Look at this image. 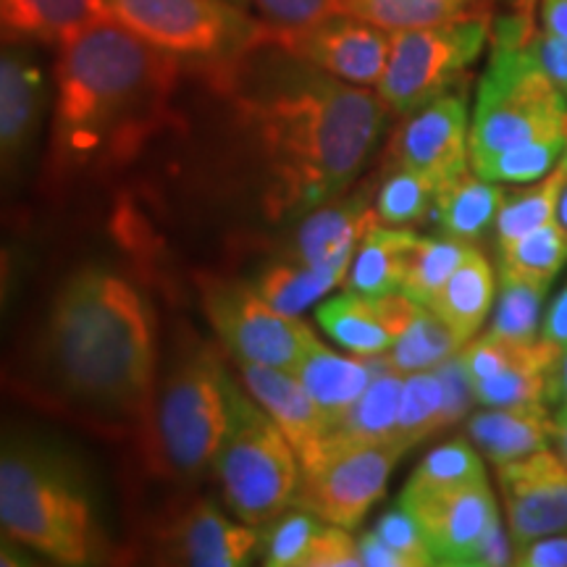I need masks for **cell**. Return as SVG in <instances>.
Instances as JSON below:
<instances>
[{
    "instance_id": "1f68e13d",
    "label": "cell",
    "mask_w": 567,
    "mask_h": 567,
    "mask_svg": "<svg viewBox=\"0 0 567 567\" xmlns=\"http://www.w3.org/2000/svg\"><path fill=\"white\" fill-rule=\"evenodd\" d=\"M439 431H444V384L436 368L405 373L392 444L405 455Z\"/></svg>"
},
{
    "instance_id": "6f0895ef",
    "label": "cell",
    "mask_w": 567,
    "mask_h": 567,
    "mask_svg": "<svg viewBox=\"0 0 567 567\" xmlns=\"http://www.w3.org/2000/svg\"><path fill=\"white\" fill-rule=\"evenodd\" d=\"M534 6H536V0H520V3H517V13H523V17H534Z\"/></svg>"
},
{
    "instance_id": "e0dca14e",
    "label": "cell",
    "mask_w": 567,
    "mask_h": 567,
    "mask_svg": "<svg viewBox=\"0 0 567 567\" xmlns=\"http://www.w3.org/2000/svg\"><path fill=\"white\" fill-rule=\"evenodd\" d=\"M421 302L410 300L405 292L368 297L350 292L323 297L316 305V321L323 334L337 347L360 358L386 354L413 321Z\"/></svg>"
},
{
    "instance_id": "8d00e7d4",
    "label": "cell",
    "mask_w": 567,
    "mask_h": 567,
    "mask_svg": "<svg viewBox=\"0 0 567 567\" xmlns=\"http://www.w3.org/2000/svg\"><path fill=\"white\" fill-rule=\"evenodd\" d=\"M496 255H499V268H505V271L555 281L567 266V226L555 218V221L538 226Z\"/></svg>"
},
{
    "instance_id": "d4e9b609",
    "label": "cell",
    "mask_w": 567,
    "mask_h": 567,
    "mask_svg": "<svg viewBox=\"0 0 567 567\" xmlns=\"http://www.w3.org/2000/svg\"><path fill=\"white\" fill-rule=\"evenodd\" d=\"M505 195L499 184L465 168L455 179L439 184L431 216L446 237L473 245L494 229Z\"/></svg>"
},
{
    "instance_id": "30bf717a",
    "label": "cell",
    "mask_w": 567,
    "mask_h": 567,
    "mask_svg": "<svg viewBox=\"0 0 567 567\" xmlns=\"http://www.w3.org/2000/svg\"><path fill=\"white\" fill-rule=\"evenodd\" d=\"M203 313L237 365L292 371L321 342L300 316L276 310L252 284L203 276Z\"/></svg>"
},
{
    "instance_id": "bcb514c9",
    "label": "cell",
    "mask_w": 567,
    "mask_h": 567,
    "mask_svg": "<svg viewBox=\"0 0 567 567\" xmlns=\"http://www.w3.org/2000/svg\"><path fill=\"white\" fill-rule=\"evenodd\" d=\"M528 53L567 101V40L538 32L528 40Z\"/></svg>"
},
{
    "instance_id": "44dd1931",
    "label": "cell",
    "mask_w": 567,
    "mask_h": 567,
    "mask_svg": "<svg viewBox=\"0 0 567 567\" xmlns=\"http://www.w3.org/2000/svg\"><path fill=\"white\" fill-rule=\"evenodd\" d=\"M392 368L386 354H373V358H360V354H339L318 342L295 368V375L313 396L321 413L329 421V429L350 410L358 396L371 386L379 373Z\"/></svg>"
},
{
    "instance_id": "ee69618b",
    "label": "cell",
    "mask_w": 567,
    "mask_h": 567,
    "mask_svg": "<svg viewBox=\"0 0 567 567\" xmlns=\"http://www.w3.org/2000/svg\"><path fill=\"white\" fill-rule=\"evenodd\" d=\"M360 551L350 528L323 523L310 544L305 567H360Z\"/></svg>"
},
{
    "instance_id": "484cf974",
    "label": "cell",
    "mask_w": 567,
    "mask_h": 567,
    "mask_svg": "<svg viewBox=\"0 0 567 567\" xmlns=\"http://www.w3.org/2000/svg\"><path fill=\"white\" fill-rule=\"evenodd\" d=\"M496 297V274L476 245L465 252L463 264L434 295L429 308L450 326L463 342H471L484 326Z\"/></svg>"
},
{
    "instance_id": "cb8c5ba5",
    "label": "cell",
    "mask_w": 567,
    "mask_h": 567,
    "mask_svg": "<svg viewBox=\"0 0 567 567\" xmlns=\"http://www.w3.org/2000/svg\"><path fill=\"white\" fill-rule=\"evenodd\" d=\"M103 17L101 0H0V45H59Z\"/></svg>"
},
{
    "instance_id": "7402d4cb",
    "label": "cell",
    "mask_w": 567,
    "mask_h": 567,
    "mask_svg": "<svg viewBox=\"0 0 567 567\" xmlns=\"http://www.w3.org/2000/svg\"><path fill=\"white\" fill-rule=\"evenodd\" d=\"M467 436L488 463L499 467L547 450L555 442V417L547 405L484 408L467 421Z\"/></svg>"
},
{
    "instance_id": "ffe728a7",
    "label": "cell",
    "mask_w": 567,
    "mask_h": 567,
    "mask_svg": "<svg viewBox=\"0 0 567 567\" xmlns=\"http://www.w3.org/2000/svg\"><path fill=\"white\" fill-rule=\"evenodd\" d=\"M239 373L252 400L271 415V421L295 446L297 457L308 455L329 431V421L302 381L292 371L268 365H239Z\"/></svg>"
},
{
    "instance_id": "4fadbf2b",
    "label": "cell",
    "mask_w": 567,
    "mask_h": 567,
    "mask_svg": "<svg viewBox=\"0 0 567 567\" xmlns=\"http://www.w3.org/2000/svg\"><path fill=\"white\" fill-rule=\"evenodd\" d=\"M274 40L310 66L360 87H375L386 69L392 32L339 11L292 32H274Z\"/></svg>"
},
{
    "instance_id": "3957f363",
    "label": "cell",
    "mask_w": 567,
    "mask_h": 567,
    "mask_svg": "<svg viewBox=\"0 0 567 567\" xmlns=\"http://www.w3.org/2000/svg\"><path fill=\"white\" fill-rule=\"evenodd\" d=\"M55 48L48 182L61 187L122 172L166 126L187 66L109 17Z\"/></svg>"
},
{
    "instance_id": "9c48e42d",
    "label": "cell",
    "mask_w": 567,
    "mask_h": 567,
    "mask_svg": "<svg viewBox=\"0 0 567 567\" xmlns=\"http://www.w3.org/2000/svg\"><path fill=\"white\" fill-rule=\"evenodd\" d=\"M492 38L486 13L421 30L392 32L386 69L375 92L396 116H408L455 92Z\"/></svg>"
},
{
    "instance_id": "8992f818",
    "label": "cell",
    "mask_w": 567,
    "mask_h": 567,
    "mask_svg": "<svg viewBox=\"0 0 567 567\" xmlns=\"http://www.w3.org/2000/svg\"><path fill=\"white\" fill-rule=\"evenodd\" d=\"M234 379L218 350L197 344L168 368L147 431L161 467L182 481L200 478L213 465L231 413Z\"/></svg>"
},
{
    "instance_id": "6da1fadb",
    "label": "cell",
    "mask_w": 567,
    "mask_h": 567,
    "mask_svg": "<svg viewBox=\"0 0 567 567\" xmlns=\"http://www.w3.org/2000/svg\"><path fill=\"white\" fill-rule=\"evenodd\" d=\"M200 71L229 105L271 221H300L344 195L392 113L379 92L310 66L274 34L250 53Z\"/></svg>"
},
{
    "instance_id": "5b68a950",
    "label": "cell",
    "mask_w": 567,
    "mask_h": 567,
    "mask_svg": "<svg viewBox=\"0 0 567 567\" xmlns=\"http://www.w3.org/2000/svg\"><path fill=\"white\" fill-rule=\"evenodd\" d=\"M534 24L523 13L502 17L492 30V55L478 82L476 109L467 134L471 168L528 142L563 134L567 101L530 59Z\"/></svg>"
},
{
    "instance_id": "836d02e7",
    "label": "cell",
    "mask_w": 567,
    "mask_h": 567,
    "mask_svg": "<svg viewBox=\"0 0 567 567\" xmlns=\"http://www.w3.org/2000/svg\"><path fill=\"white\" fill-rule=\"evenodd\" d=\"M484 478V463H481L476 446L467 442V439H452V442L431 450L417 463L400 496L446 492V488L476 484V481Z\"/></svg>"
},
{
    "instance_id": "f6af8a7d",
    "label": "cell",
    "mask_w": 567,
    "mask_h": 567,
    "mask_svg": "<svg viewBox=\"0 0 567 567\" xmlns=\"http://www.w3.org/2000/svg\"><path fill=\"white\" fill-rule=\"evenodd\" d=\"M436 373L444 384V429H450V425L460 423L467 415V410L476 402V394H473V381L460 354H452L450 360H444L436 368Z\"/></svg>"
},
{
    "instance_id": "db71d44e",
    "label": "cell",
    "mask_w": 567,
    "mask_h": 567,
    "mask_svg": "<svg viewBox=\"0 0 567 567\" xmlns=\"http://www.w3.org/2000/svg\"><path fill=\"white\" fill-rule=\"evenodd\" d=\"M551 402H557L559 410L567 413V347L559 350L557 365L551 371Z\"/></svg>"
},
{
    "instance_id": "ba28073f",
    "label": "cell",
    "mask_w": 567,
    "mask_h": 567,
    "mask_svg": "<svg viewBox=\"0 0 567 567\" xmlns=\"http://www.w3.org/2000/svg\"><path fill=\"white\" fill-rule=\"evenodd\" d=\"M105 17L184 66L208 69L250 53L271 27L229 0H101Z\"/></svg>"
},
{
    "instance_id": "277c9868",
    "label": "cell",
    "mask_w": 567,
    "mask_h": 567,
    "mask_svg": "<svg viewBox=\"0 0 567 567\" xmlns=\"http://www.w3.org/2000/svg\"><path fill=\"white\" fill-rule=\"evenodd\" d=\"M0 530L51 565H105L116 555L87 463L24 423H0Z\"/></svg>"
},
{
    "instance_id": "c3c4849f",
    "label": "cell",
    "mask_w": 567,
    "mask_h": 567,
    "mask_svg": "<svg viewBox=\"0 0 567 567\" xmlns=\"http://www.w3.org/2000/svg\"><path fill=\"white\" fill-rule=\"evenodd\" d=\"M515 557V544L509 530L502 528V520H496L492 528L486 530L484 538L478 542L476 551H473L467 567H502L513 565Z\"/></svg>"
},
{
    "instance_id": "f35d334b",
    "label": "cell",
    "mask_w": 567,
    "mask_h": 567,
    "mask_svg": "<svg viewBox=\"0 0 567 567\" xmlns=\"http://www.w3.org/2000/svg\"><path fill=\"white\" fill-rule=\"evenodd\" d=\"M563 155L565 134H557V137L528 142V145L515 147V151L496 155V158L476 168V174L496 184H530L555 172Z\"/></svg>"
},
{
    "instance_id": "5bb4252c",
    "label": "cell",
    "mask_w": 567,
    "mask_h": 567,
    "mask_svg": "<svg viewBox=\"0 0 567 567\" xmlns=\"http://www.w3.org/2000/svg\"><path fill=\"white\" fill-rule=\"evenodd\" d=\"M51 105L45 69L30 45H0V189L19 179Z\"/></svg>"
},
{
    "instance_id": "83f0119b",
    "label": "cell",
    "mask_w": 567,
    "mask_h": 567,
    "mask_svg": "<svg viewBox=\"0 0 567 567\" xmlns=\"http://www.w3.org/2000/svg\"><path fill=\"white\" fill-rule=\"evenodd\" d=\"M549 289L551 281L499 268V300H496L488 334L523 347L538 342Z\"/></svg>"
},
{
    "instance_id": "7a4b0ae2",
    "label": "cell",
    "mask_w": 567,
    "mask_h": 567,
    "mask_svg": "<svg viewBox=\"0 0 567 567\" xmlns=\"http://www.w3.org/2000/svg\"><path fill=\"white\" fill-rule=\"evenodd\" d=\"M34 389L97 425H147L158 342L147 297L116 268L87 264L59 284L32 342Z\"/></svg>"
},
{
    "instance_id": "d6986e66",
    "label": "cell",
    "mask_w": 567,
    "mask_h": 567,
    "mask_svg": "<svg viewBox=\"0 0 567 567\" xmlns=\"http://www.w3.org/2000/svg\"><path fill=\"white\" fill-rule=\"evenodd\" d=\"M163 542L176 565L239 567L258 557L260 528L224 515L216 502L200 499L176 517Z\"/></svg>"
},
{
    "instance_id": "8fae6325",
    "label": "cell",
    "mask_w": 567,
    "mask_h": 567,
    "mask_svg": "<svg viewBox=\"0 0 567 567\" xmlns=\"http://www.w3.org/2000/svg\"><path fill=\"white\" fill-rule=\"evenodd\" d=\"M402 452L394 444L344 446L321 452L300 465L292 505L310 509L326 523L354 528L386 494L389 476Z\"/></svg>"
},
{
    "instance_id": "74e56055",
    "label": "cell",
    "mask_w": 567,
    "mask_h": 567,
    "mask_svg": "<svg viewBox=\"0 0 567 567\" xmlns=\"http://www.w3.org/2000/svg\"><path fill=\"white\" fill-rule=\"evenodd\" d=\"M326 520L305 507H287L271 523L260 526L258 557L268 567H305L310 544Z\"/></svg>"
},
{
    "instance_id": "f907efd6",
    "label": "cell",
    "mask_w": 567,
    "mask_h": 567,
    "mask_svg": "<svg viewBox=\"0 0 567 567\" xmlns=\"http://www.w3.org/2000/svg\"><path fill=\"white\" fill-rule=\"evenodd\" d=\"M542 339L563 350L567 347V287L549 302L547 313L542 318Z\"/></svg>"
},
{
    "instance_id": "b9f144b4",
    "label": "cell",
    "mask_w": 567,
    "mask_h": 567,
    "mask_svg": "<svg viewBox=\"0 0 567 567\" xmlns=\"http://www.w3.org/2000/svg\"><path fill=\"white\" fill-rule=\"evenodd\" d=\"M536 344V342H534ZM530 344H509L505 339L494 337V334H476L471 339V342L463 344V350H460V360H463L467 375H471V381L476 384L481 379H488V375L505 371L509 363H515L517 358H520L523 352L528 350Z\"/></svg>"
},
{
    "instance_id": "816d5d0a",
    "label": "cell",
    "mask_w": 567,
    "mask_h": 567,
    "mask_svg": "<svg viewBox=\"0 0 567 567\" xmlns=\"http://www.w3.org/2000/svg\"><path fill=\"white\" fill-rule=\"evenodd\" d=\"M542 27L547 34L567 40V0H542Z\"/></svg>"
},
{
    "instance_id": "52a82bcc",
    "label": "cell",
    "mask_w": 567,
    "mask_h": 567,
    "mask_svg": "<svg viewBox=\"0 0 567 567\" xmlns=\"http://www.w3.org/2000/svg\"><path fill=\"white\" fill-rule=\"evenodd\" d=\"M210 467L229 513L255 528L292 507L302 473L295 446L237 381L229 425Z\"/></svg>"
},
{
    "instance_id": "91938a15",
    "label": "cell",
    "mask_w": 567,
    "mask_h": 567,
    "mask_svg": "<svg viewBox=\"0 0 567 567\" xmlns=\"http://www.w3.org/2000/svg\"><path fill=\"white\" fill-rule=\"evenodd\" d=\"M229 3H237V6H245L247 0H229Z\"/></svg>"
},
{
    "instance_id": "9f6ffc18",
    "label": "cell",
    "mask_w": 567,
    "mask_h": 567,
    "mask_svg": "<svg viewBox=\"0 0 567 567\" xmlns=\"http://www.w3.org/2000/svg\"><path fill=\"white\" fill-rule=\"evenodd\" d=\"M557 218L567 226V184L563 189V197H559V210H557Z\"/></svg>"
},
{
    "instance_id": "f1b7e54d",
    "label": "cell",
    "mask_w": 567,
    "mask_h": 567,
    "mask_svg": "<svg viewBox=\"0 0 567 567\" xmlns=\"http://www.w3.org/2000/svg\"><path fill=\"white\" fill-rule=\"evenodd\" d=\"M486 0H342V11L386 32L421 30L484 13Z\"/></svg>"
},
{
    "instance_id": "ac0fdd59",
    "label": "cell",
    "mask_w": 567,
    "mask_h": 567,
    "mask_svg": "<svg viewBox=\"0 0 567 567\" xmlns=\"http://www.w3.org/2000/svg\"><path fill=\"white\" fill-rule=\"evenodd\" d=\"M373 224H379V216H375L373 203L368 200L365 193L352 197L339 195L334 200L305 213L287 255L305 266L318 268V271L334 274L344 281L352 255Z\"/></svg>"
},
{
    "instance_id": "7bdbcfd3",
    "label": "cell",
    "mask_w": 567,
    "mask_h": 567,
    "mask_svg": "<svg viewBox=\"0 0 567 567\" xmlns=\"http://www.w3.org/2000/svg\"><path fill=\"white\" fill-rule=\"evenodd\" d=\"M32 266L34 255L30 245L21 243V239L0 237V329L9 321L13 302L19 300Z\"/></svg>"
},
{
    "instance_id": "f5cc1de1",
    "label": "cell",
    "mask_w": 567,
    "mask_h": 567,
    "mask_svg": "<svg viewBox=\"0 0 567 567\" xmlns=\"http://www.w3.org/2000/svg\"><path fill=\"white\" fill-rule=\"evenodd\" d=\"M42 565L40 557H34L30 549H24L21 544L13 542L0 530V567H32Z\"/></svg>"
},
{
    "instance_id": "681fc988",
    "label": "cell",
    "mask_w": 567,
    "mask_h": 567,
    "mask_svg": "<svg viewBox=\"0 0 567 567\" xmlns=\"http://www.w3.org/2000/svg\"><path fill=\"white\" fill-rule=\"evenodd\" d=\"M358 551H360V563L365 567H410L408 559L402 557L394 547H389L375 530H368V534L358 538Z\"/></svg>"
},
{
    "instance_id": "60d3db41",
    "label": "cell",
    "mask_w": 567,
    "mask_h": 567,
    "mask_svg": "<svg viewBox=\"0 0 567 567\" xmlns=\"http://www.w3.org/2000/svg\"><path fill=\"white\" fill-rule=\"evenodd\" d=\"M260 21L274 32H292L342 11V0H252Z\"/></svg>"
},
{
    "instance_id": "680465c9",
    "label": "cell",
    "mask_w": 567,
    "mask_h": 567,
    "mask_svg": "<svg viewBox=\"0 0 567 567\" xmlns=\"http://www.w3.org/2000/svg\"><path fill=\"white\" fill-rule=\"evenodd\" d=\"M563 134H565V155H563V163L567 166V111H565V116H563Z\"/></svg>"
},
{
    "instance_id": "ab89813d",
    "label": "cell",
    "mask_w": 567,
    "mask_h": 567,
    "mask_svg": "<svg viewBox=\"0 0 567 567\" xmlns=\"http://www.w3.org/2000/svg\"><path fill=\"white\" fill-rule=\"evenodd\" d=\"M373 530L384 538L389 547H394L396 551H400V555L410 563V567L436 565L429 544H425L421 526H417L415 517L410 515L402 505L386 509V513L375 520Z\"/></svg>"
},
{
    "instance_id": "4dcf8cb0",
    "label": "cell",
    "mask_w": 567,
    "mask_h": 567,
    "mask_svg": "<svg viewBox=\"0 0 567 567\" xmlns=\"http://www.w3.org/2000/svg\"><path fill=\"white\" fill-rule=\"evenodd\" d=\"M339 284H344L339 276L318 271V268H310L300 264V260L284 255V258L260 268L252 287L258 289L276 310L289 316H300L302 310L321 302L331 289L339 287Z\"/></svg>"
},
{
    "instance_id": "9a60e30c",
    "label": "cell",
    "mask_w": 567,
    "mask_h": 567,
    "mask_svg": "<svg viewBox=\"0 0 567 567\" xmlns=\"http://www.w3.org/2000/svg\"><path fill=\"white\" fill-rule=\"evenodd\" d=\"M415 517L436 565L467 567L478 542L499 520V507L488 481L446 488V492L400 496Z\"/></svg>"
},
{
    "instance_id": "11a10c76",
    "label": "cell",
    "mask_w": 567,
    "mask_h": 567,
    "mask_svg": "<svg viewBox=\"0 0 567 567\" xmlns=\"http://www.w3.org/2000/svg\"><path fill=\"white\" fill-rule=\"evenodd\" d=\"M555 446H557L559 460H563L567 467V413L565 410H557L555 415Z\"/></svg>"
},
{
    "instance_id": "f546056e",
    "label": "cell",
    "mask_w": 567,
    "mask_h": 567,
    "mask_svg": "<svg viewBox=\"0 0 567 567\" xmlns=\"http://www.w3.org/2000/svg\"><path fill=\"white\" fill-rule=\"evenodd\" d=\"M565 184L567 166L559 161L555 172L544 176V179L530 182V187L505 195V203H502L494 221L496 252L505 250V247L517 243L520 237H526V234L538 229V226L555 221Z\"/></svg>"
},
{
    "instance_id": "4316f807",
    "label": "cell",
    "mask_w": 567,
    "mask_h": 567,
    "mask_svg": "<svg viewBox=\"0 0 567 567\" xmlns=\"http://www.w3.org/2000/svg\"><path fill=\"white\" fill-rule=\"evenodd\" d=\"M415 243V231L402 229V226H386L381 221L373 224L352 255L344 287L350 292H360L368 297L400 292L410 250H413Z\"/></svg>"
},
{
    "instance_id": "d6a6232c",
    "label": "cell",
    "mask_w": 567,
    "mask_h": 567,
    "mask_svg": "<svg viewBox=\"0 0 567 567\" xmlns=\"http://www.w3.org/2000/svg\"><path fill=\"white\" fill-rule=\"evenodd\" d=\"M463 339L439 318L429 305H421L415 310L413 321L402 331L400 339L386 352L389 363L400 373H417V371H434L450 360L452 354L463 350Z\"/></svg>"
},
{
    "instance_id": "7dc6e473",
    "label": "cell",
    "mask_w": 567,
    "mask_h": 567,
    "mask_svg": "<svg viewBox=\"0 0 567 567\" xmlns=\"http://www.w3.org/2000/svg\"><path fill=\"white\" fill-rule=\"evenodd\" d=\"M513 565L517 567H567V534L536 538L515 547Z\"/></svg>"
},
{
    "instance_id": "7c38bea8",
    "label": "cell",
    "mask_w": 567,
    "mask_h": 567,
    "mask_svg": "<svg viewBox=\"0 0 567 567\" xmlns=\"http://www.w3.org/2000/svg\"><path fill=\"white\" fill-rule=\"evenodd\" d=\"M467 134L471 118L465 95L446 92L402 118L389 142V163L392 168H410L439 187L471 168Z\"/></svg>"
},
{
    "instance_id": "2e32d148",
    "label": "cell",
    "mask_w": 567,
    "mask_h": 567,
    "mask_svg": "<svg viewBox=\"0 0 567 567\" xmlns=\"http://www.w3.org/2000/svg\"><path fill=\"white\" fill-rule=\"evenodd\" d=\"M505 502L507 530L515 547L536 538L567 534V467L557 452L534 455L496 467Z\"/></svg>"
},
{
    "instance_id": "603a6c76",
    "label": "cell",
    "mask_w": 567,
    "mask_h": 567,
    "mask_svg": "<svg viewBox=\"0 0 567 567\" xmlns=\"http://www.w3.org/2000/svg\"><path fill=\"white\" fill-rule=\"evenodd\" d=\"M405 373L386 368L371 381V386L358 396V402L339 417V421L326 431L308 455L300 457V465L321 452L344 450V446H365V444H392L396 410H400V392Z\"/></svg>"
},
{
    "instance_id": "e575fe53",
    "label": "cell",
    "mask_w": 567,
    "mask_h": 567,
    "mask_svg": "<svg viewBox=\"0 0 567 567\" xmlns=\"http://www.w3.org/2000/svg\"><path fill=\"white\" fill-rule=\"evenodd\" d=\"M467 250L471 245L446 237V234L444 237H417L410 250L400 292H405L410 300L429 305L446 279L455 274V268L463 264Z\"/></svg>"
},
{
    "instance_id": "d590c367",
    "label": "cell",
    "mask_w": 567,
    "mask_h": 567,
    "mask_svg": "<svg viewBox=\"0 0 567 567\" xmlns=\"http://www.w3.org/2000/svg\"><path fill=\"white\" fill-rule=\"evenodd\" d=\"M436 197V184L425 176L410 172V168H392L379 193L373 197L375 216L386 226H408L423 224L431 218Z\"/></svg>"
}]
</instances>
